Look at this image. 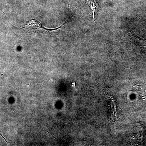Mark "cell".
I'll list each match as a JSON object with an SVG mask.
<instances>
[{"label":"cell","mask_w":146,"mask_h":146,"mask_svg":"<svg viewBox=\"0 0 146 146\" xmlns=\"http://www.w3.org/2000/svg\"><path fill=\"white\" fill-rule=\"evenodd\" d=\"M88 6L90 8V15L93 16L94 21H95V11L98 8V5L96 0H86Z\"/></svg>","instance_id":"2"},{"label":"cell","mask_w":146,"mask_h":146,"mask_svg":"<svg viewBox=\"0 0 146 146\" xmlns=\"http://www.w3.org/2000/svg\"><path fill=\"white\" fill-rule=\"evenodd\" d=\"M43 27H42V25L41 23H39V22L36 21V20H33L29 21L25 27H23V28L28 29L29 30L35 29L38 28L44 29L48 30H51L45 28Z\"/></svg>","instance_id":"1"}]
</instances>
